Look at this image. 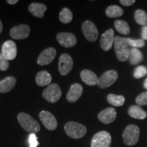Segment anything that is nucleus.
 <instances>
[{"instance_id":"obj_38","label":"nucleus","mask_w":147,"mask_h":147,"mask_svg":"<svg viewBox=\"0 0 147 147\" xmlns=\"http://www.w3.org/2000/svg\"><path fill=\"white\" fill-rule=\"evenodd\" d=\"M144 89H146L147 90V78L145 79V80L144 82Z\"/></svg>"},{"instance_id":"obj_20","label":"nucleus","mask_w":147,"mask_h":147,"mask_svg":"<svg viewBox=\"0 0 147 147\" xmlns=\"http://www.w3.org/2000/svg\"><path fill=\"white\" fill-rule=\"evenodd\" d=\"M47 10V5L44 3H32L29 6V11L32 15L38 18H42Z\"/></svg>"},{"instance_id":"obj_11","label":"nucleus","mask_w":147,"mask_h":147,"mask_svg":"<svg viewBox=\"0 0 147 147\" xmlns=\"http://www.w3.org/2000/svg\"><path fill=\"white\" fill-rule=\"evenodd\" d=\"M1 54L6 59L13 60L17 55V48L15 42L12 40H8L3 44Z\"/></svg>"},{"instance_id":"obj_21","label":"nucleus","mask_w":147,"mask_h":147,"mask_svg":"<svg viewBox=\"0 0 147 147\" xmlns=\"http://www.w3.org/2000/svg\"><path fill=\"white\" fill-rule=\"evenodd\" d=\"M52 81V76L47 71H39L36 76V84L40 87H45L51 84Z\"/></svg>"},{"instance_id":"obj_34","label":"nucleus","mask_w":147,"mask_h":147,"mask_svg":"<svg viewBox=\"0 0 147 147\" xmlns=\"http://www.w3.org/2000/svg\"><path fill=\"white\" fill-rule=\"evenodd\" d=\"M135 2V0H120V3L124 6H130Z\"/></svg>"},{"instance_id":"obj_26","label":"nucleus","mask_w":147,"mask_h":147,"mask_svg":"<svg viewBox=\"0 0 147 147\" xmlns=\"http://www.w3.org/2000/svg\"><path fill=\"white\" fill-rule=\"evenodd\" d=\"M115 27L119 34L123 35H127L131 32L128 23L122 20H116L115 21Z\"/></svg>"},{"instance_id":"obj_13","label":"nucleus","mask_w":147,"mask_h":147,"mask_svg":"<svg viewBox=\"0 0 147 147\" xmlns=\"http://www.w3.org/2000/svg\"><path fill=\"white\" fill-rule=\"evenodd\" d=\"M57 40L62 47L65 48L73 47L77 43L76 37L71 33H59L57 35Z\"/></svg>"},{"instance_id":"obj_12","label":"nucleus","mask_w":147,"mask_h":147,"mask_svg":"<svg viewBox=\"0 0 147 147\" xmlns=\"http://www.w3.org/2000/svg\"><path fill=\"white\" fill-rule=\"evenodd\" d=\"M115 32L113 29H109L102 35L100 39V46L102 50L108 51L113 47L115 42Z\"/></svg>"},{"instance_id":"obj_5","label":"nucleus","mask_w":147,"mask_h":147,"mask_svg":"<svg viewBox=\"0 0 147 147\" xmlns=\"http://www.w3.org/2000/svg\"><path fill=\"white\" fill-rule=\"evenodd\" d=\"M62 95V91L59 86L56 83L49 84L47 89L44 90L42 96L47 102L52 103L57 102Z\"/></svg>"},{"instance_id":"obj_27","label":"nucleus","mask_w":147,"mask_h":147,"mask_svg":"<svg viewBox=\"0 0 147 147\" xmlns=\"http://www.w3.org/2000/svg\"><path fill=\"white\" fill-rule=\"evenodd\" d=\"M59 18L62 23L68 24L72 21L73 14L69 8H64L61 11Z\"/></svg>"},{"instance_id":"obj_18","label":"nucleus","mask_w":147,"mask_h":147,"mask_svg":"<svg viewBox=\"0 0 147 147\" xmlns=\"http://www.w3.org/2000/svg\"><path fill=\"white\" fill-rule=\"evenodd\" d=\"M80 77L84 83L89 86L97 84L99 78L94 72L89 69H84L80 72Z\"/></svg>"},{"instance_id":"obj_31","label":"nucleus","mask_w":147,"mask_h":147,"mask_svg":"<svg viewBox=\"0 0 147 147\" xmlns=\"http://www.w3.org/2000/svg\"><path fill=\"white\" fill-rule=\"evenodd\" d=\"M136 102L138 106L147 105V91L140 94L136 99Z\"/></svg>"},{"instance_id":"obj_15","label":"nucleus","mask_w":147,"mask_h":147,"mask_svg":"<svg viewBox=\"0 0 147 147\" xmlns=\"http://www.w3.org/2000/svg\"><path fill=\"white\" fill-rule=\"evenodd\" d=\"M30 27L27 25H20L10 29L11 38L14 40H23L27 38L30 33Z\"/></svg>"},{"instance_id":"obj_2","label":"nucleus","mask_w":147,"mask_h":147,"mask_svg":"<svg viewBox=\"0 0 147 147\" xmlns=\"http://www.w3.org/2000/svg\"><path fill=\"white\" fill-rule=\"evenodd\" d=\"M17 119L19 124L26 131L30 134H36L40 131V124L28 114L20 113L17 116Z\"/></svg>"},{"instance_id":"obj_30","label":"nucleus","mask_w":147,"mask_h":147,"mask_svg":"<svg viewBox=\"0 0 147 147\" xmlns=\"http://www.w3.org/2000/svg\"><path fill=\"white\" fill-rule=\"evenodd\" d=\"M129 47H131L132 48H136V49H138V48H142L144 47L145 42L144 40L142 39H137L134 40L131 38H126Z\"/></svg>"},{"instance_id":"obj_36","label":"nucleus","mask_w":147,"mask_h":147,"mask_svg":"<svg viewBox=\"0 0 147 147\" xmlns=\"http://www.w3.org/2000/svg\"><path fill=\"white\" fill-rule=\"evenodd\" d=\"M7 2H8L9 4H10V5H14V4H16V3L18 2V0H8V1H7Z\"/></svg>"},{"instance_id":"obj_24","label":"nucleus","mask_w":147,"mask_h":147,"mask_svg":"<svg viewBox=\"0 0 147 147\" xmlns=\"http://www.w3.org/2000/svg\"><path fill=\"white\" fill-rule=\"evenodd\" d=\"M123 10L118 5H113L108 6L106 10V14L109 18L120 17L123 14Z\"/></svg>"},{"instance_id":"obj_23","label":"nucleus","mask_w":147,"mask_h":147,"mask_svg":"<svg viewBox=\"0 0 147 147\" xmlns=\"http://www.w3.org/2000/svg\"><path fill=\"white\" fill-rule=\"evenodd\" d=\"M129 63L131 65H137L143 60V55L138 49L131 48L130 49L129 57Z\"/></svg>"},{"instance_id":"obj_10","label":"nucleus","mask_w":147,"mask_h":147,"mask_svg":"<svg viewBox=\"0 0 147 147\" xmlns=\"http://www.w3.org/2000/svg\"><path fill=\"white\" fill-rule=\"evenodd\" d=\"M40 119L48 130L53 131L57 127V121L55 116L50 112L42 110L40 113Z\"/></svg>"},{"instance_id":"obj_8","label":"nucleus","mask_w":147,"mask_h":147,"mask_svg":"<svg viewBox=\"0 0 147 147\" xmlns=\"http://www.w3.org/2000/svg\"><path fill=\"white\" fill-rule=\"evenodd\" d=\"M82 32L88 41L94 42L98 38L99 33L94 23L91 21H85L82 25Z\"/></svg>"},{"instance_id":"obj_29","label":"nucleus","mask_w":147,"mask_h":147,"mask_svg":"<svg viewBox=\"0 0 147 147\" xmlns=\"http://www.w3.org/2000/svg\"><path fill=\"white\" fill-rule=\"evenodd\" d=\"M147 74V68L144 65H139L134 71V76L136 79H140Z\"/></svg>"},{"instance_id":"obj_4","label":"nucleus","mask_w":147,"mask_h":147,"mask_svg":"<svg viewBox=\"0 0 147 147\" xmlns=\"http://www.w3.org/2000/svg\"><path fill=\"white\" fill-rule=\"evenodd\" d=\"M140 134V128L136 125H129L125 129L123 134V142L127 146H134L138 142Z\"/></svg>"},{"instance_id":"obj_33","label":"nucleus","mask_w":147,"mask_h":147,"mask_svg":"<svg viewBox=\"0 0 147 147\" xmlns=\"http://www.w3.org/2000/svg\"><path fill=\"white\" fill-rule=\"evenodd\" d=\"M29 142L30 147H37L39 145V142L37 140V137L35 134H31L29 137Z\"/></svg>"},{"instance_id":"obj_14","label":"nucleus","mask_w":147,"mask_h":147,"mask_svg":"<svg viewBox=\"0 0 147 147\" xmlns=\"http://www.w3.org/2000/svg\"><path fill=\"white\" fill-rule=\"evenodd\" d=\"M57 55L56 49L49 47L40 53L38 58V63L40 65H47L54 60Z\"/></svg>"},{"instance_id":"obj_3","label":"nucleus","mask_w":147,"mask_h":147,"mask_svg":"<svg viewBox=\"0 0 147 147\" xmlns=\"http://www.w3.org/2000/svg\"><path fill=\"white\" fill-rule=\"evenodd\" d=\"M64 129L66 134L74 139L81 138L87 134L86 127L74 121H69L65 123Z\"/></svg>"},{"instance_id":"obj_6","label":"nucleus","mask_w":147,"mask_h":147,"mask_svg":"<svg viewBox=\"0 0 147 147\" xmlns=\"http://www.w3.org/2000/svg\"><path fill=\"white\" fill-rule=\"evenodd\" d=\"M112 137L106 131H101L95 134L91 140V147H110Z\"/></svg>"},{"instance_id":"obj_19","label":"nucleus","mask_w":147,"mask_h":147,"mask_svg":"<svg viewBox=\"0 0 147 147\" xmlns=\"http://www.w3.org/2000/svg\"><path fill=\"white\" fill-rule=\"evenodd\" d=\"M16 79L14 76H8L0 80V93H5L10 91L15 86Z\"/></svg>"},{"instance_id":"obj_37","label":"nucleus","mask_w":147,"mask_h":147,"mask_svg":"<svg viewBox=\"0 0 147 147\" xmlns=\"http://www.w3.org/2000/svg\"><path fill=\"white\" fill-rule=\"evenodd\" d=\"M2 30H3V24H2V22L1 21V20H0V34H1Z\"/></svg>"},{"instance_id":"obj_32","label":"nucleus","mask_w":147,"mask_h":147,"mask_svg":"<svg viewBox=\"0 0 147 147\" xmlns=\"http://www.w3.org/2000/svg\"><path fill=\"white\" fill-rule=\"evenodd\" d=\"M9 67L8 60L6 59L3 56L1 53H0V70L5 71Z\"/></svg>"},{"instance_id":"obj_7","label":"nucleus","mask_w":147,"mask_h":147,"mask_svg":"<svg viewBox=\"0 0 147 147\" xmlns=\"http://www.w3.org/2000/svg\"><path fill=\"white\" fill-rule=\"evenodd\" d=\"M119 75L117 71L114 69H110L104 72L98 79L97 85L101 89H106L110 87L117 81Z\"/></svg>"},{"instance_id":"obj_28","label":"nucleus","mask_w":147,"mask_h":147,"mask_svg":"<svg viewBox=\"0 0 147 147\" xmlns=\"http://www.w3.org/2000/svg\"><path fill=\"white\" fill-rule=\"evenodd\" d=\"M134 18H135L136 22L138 24V25H146L147 24V14L144 10L138 9V10H136L135 14H134Z\"/></svg>"},{"instance_id":"obj_16","label":"nucleus","mask_w":147,"mask_h":147,"mask_svg":"<svg viewBox=\"0 0 147 147\" xmlns=\"http://www.w3.org/2000/svg\"><path fill=\"white\" fill-rule=\"evenodd\" d=\"M83 92V87L79 83H74L71 84L67 92L66 98L69 102L74 103L78 101L81 97Z\"/></svg>"},{"instance_id":"obj_1","label":"nucleus","mask_w":147,"mask_h":147,"mask_svg":"<svg viewBox=\"0 0 147 147\" xmlns=\"http://www.w3.org/2000/svg\"><path fill=\"white\" fill-rule=\"evenodd\" d=\"M115 50L117 59L121 62L126 61L129 59L130 53V48L126 38L121 36H116L114 42Z\"/></svg>"},{"instance_id":"obj_9","label":"nucleus","mask_w":147,"mask_h":147,"mask_svg":"<svg viewBox=\"0 0 147 147\" xmlns=\"http://www.w3.org/2000/svg\"><path fill=\"white\" fill-rule=\"evenodd\" d=\"M73 59L70 55L63 53L59 60V71L61 76H66L73 68Z\"/></svg>"},{"instance_id":"obj_22","label":"nucleus","mask_w":147,"mask_h":147,"mask_svg":"<svg viewBox=\"0 0 147 147\" xmlns=\"http://www.w3.org/2000/svg\"><path fill=\"white\" fill-rule=\"evenodd\" d=\"M128 114L131 118L143 120L147 117V113L138 105L131 106L128 110Z\"/></svg>"},{"instance_id":"obj_25","label":"nucleus","mask_w":147,"mask_h":147,"mask_svg":"<svg viewBox=\"0 0 147 147\" xmlns=\"http://www.w3.org/2000/svg\"><path fill=\"white\" fill-rule=\"evenodd\" d=\"M107 100L110 104L117 107L123 106L125 102V99L123 95L112 94V93L107 95Z\"/></svg>"},{"instance_id":"obj_17","label":"nucleus","mask_w":147,"mask_h":147,"mask_svg":"<svg viewBox=\"0 0 147 147\" xmlns=\"http://www.w3.org/2000/svg\"><path fill=\"white\" fill-rule=\"evenodd\" d=\"M117 118V111L114 108L110 107L101 111L98 114V119L104 124H110L114 122Z\"/></svg>"},{"instance_id":"obj_35","label":"nucleus","mask_w":147,"mask_h":147,"mask_svg":"<svg viewBox=\"0 0 147 147\" xmlns=\"http://www.w3.org/2000/svg\"><path fill=\"white\" fill-rule=\"evenodd\" d=\"M141 36H142V40H147V25L143 26L142 29V34H141Z\"/></svg>"}]
</instances>
